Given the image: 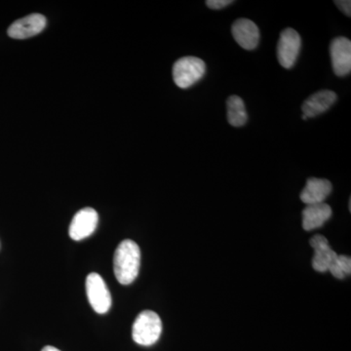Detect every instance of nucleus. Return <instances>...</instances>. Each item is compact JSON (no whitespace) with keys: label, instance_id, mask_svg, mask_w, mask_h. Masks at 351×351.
<instances>
[{"label":"nucleus","instance_id":"nucleus-1","mask_svg":"<svg viewBox=\"0 0 351 351\" xmlns=\"http://www.w3.org/2000/svg\"><path fill=\"white\" fill-rule=\"evenodd\" d=\"M140 265V247L133 240H123L115 250L113 258V269L117 281L122 285L133 283L138 277Z\"/></svg>","mask_w":351,"mask_h":351},{"label":"nucleus","instance_id":"nucleus-2","mask_svg":"<svg viewBox=\"0 0 351 351\" xmlns=\"http://www.w3.org/2000/svg\"><path fill=\"white\" fill-rule=\"evenodd\" d=\"M162 332V321L158 314L152 311H145L136 318L132 329V337L138 345H154Z\"/></svg>","mask_w":351,"mask_h":351},{"label":"nucleus","instance_id":"nucleus-3","mask_svg":"<svg viewBox=\"0 0 351 351\" xmlns=\"http://www.w3.org/2000/svg\"><path fill=\"white\" fill-rule=\"evenodd\" d=\"M206 64L199 58L182 57L173 66V78L178 87L188 89L202 80Z\"/></svg>","mask_w":351,"mask_h":351},{"label":"nucleus","instance_id":"nucleus-4","mask_svg":"<svg viewBox=\"0 0 351 351\" xmlns=\"http://www.w3.org/2000/svg\"><path fill=\"white\" fill-rule=\"evenodd\" d=\"M86 292L90 304L95 311L104 314L112 306V295L100 274H90L86 278Z\"/></svg>","mask_w":351,"mask_h":351},{"label":"nucleus","instance_id":"nucleus-5","mask_svg":"<svg viewBox=\"0 0 351 351\" xmlns=\"http://www.w3.org/2000/svg\"><path fill=\"white\" fill-rule=\"evenodd\" d=\"M301 47V36L295 29L289 27L281 32L277 44V59L283 68L291 69L294 66Z\"/></svg>","mask_w":351,"mask_h":351},{"label":"nucleus","instance_id":"nucleus-6","mask_svg":"<svg viewBox=\"0 0 351 351\" xmlns=\"http://www.w3.org/2000/svg\"><path fill=\"white\" fill-rule=\"evenodd\" d=\"M98 221V213L93 208L86 207L80 210L73 217L69 226V237L75 241L87 239L96 230Z\"/></svg>","mask_w":351,"mask_h":351},{"label":"nucleus","instance_id":"nucleus-7","mask_svg":"<svg viewBox=\"0 0 351 351\" xmlns=\"http://www.w3.org/2000/svg\"><path fill=\"white\" fill-rule=\"evenodd\" d=\"M332 69L338 76L350 75L351 71V43L346 38H337L330 46Z\"/></svg>","mask_w":351,"mask_h":351},{"label":"nucleus","instance_id":"nucleus-8","mask_svg":"<svg viewBox=\"0 0 351 351\" xmlns=\"http://www.w3.org/2000/svg\"><path fill=\"white\" fill-rule=\"evenodd\" d=\"M309 243L314 250L313 269L318 272L329 271L332 265L336 262L338 254L332 250L326 237L323 235H314L313 237H311Z\"/></svg>","mask_w":351,"mask_h":351},{"label":"nucleus","instance_id":"nucleus-9","mask_svg":"<svg viewBox=\"0 0 351 351\" xmlns=\"http://www.w3.org/2000/svg\"><path fill=\"white\" fill-rule=\"evenodd\" d=\"M45 25L46 18L41 14L34 13L14 22L7 32L12 38H29L43 32Z\"/></svg>","mask_w":351,"mask_h":351},{"label":"nucleus","instance_id":"nucleus-10","mask_svg":"<svg viewBox=\"0 0 351 351\" xmlns=\"http://www.w3.org/2000/svg\"><path fill=\"white\" fill-rule=\"evenodd\" d=\"M232 36L235 41L246 50H254L260 43L258 25L249 19L235 21L232 25Z\"/></svg>","mask_w":351,"mask_h":351},{"label":"nucleus","instance_id":"nucleus-11","mask_svg":"<svg viewBox=\"0 0 351 351\" xmlns=\"http://www.w3.org/2000/svg\"><path fill=\"white\" fill-rule=\"evenodd\" d=\"M332 184L328 180L311 178L301 193V200L304 204L313 205L324 203L332 193Z\"/></svg>","mask_w":351,"mask_h":351},{"label":"nucleus","instance_id":"nucleus-12","mask_svg":"<svg viewBox=\"0 0 351 351\" xmlns=\"http://www.w3.org/2000/svg\"><path fill=\"white\" fill-rule=\"evenodd\" d=\"M337 94L330 90H322L317 93L311 95L306 101L302 104V112L308 117H314L324 113L336 103Z\"/></svg>","mask_w":351,"mask_h":351},{"label":"nucleus","instance_id":"nucleus-13","mask_svg":"<svg viewBox=\"0 0 351 351\" xmlns=\"http://www.w3.org/2000/svg\"><path fill=\"white\" fill-rule=\"evenodd\" d=\"M332 208L326 203L307 205L302 211V228L306 232L324 226L332 217Z\"/></svg>","mask_w":351,"mask_h":351},{"label":"nucleus","instance_id":"nucleus-14","mask_svg":"<svg viewBox=\"0 0 351 351\" xmlns=\"http://www.w3.org/2000/svg\"><path fill=\"white\" fill-rule=\"evenodd\" d=\"M228 121L233 127H242L248 120L243 100L239 96H230L226 101Z\"/></svg>","mask_w":351,"mask_h":351},{"label":"nucleus","instance_id":"nucleus-15","mask_svg":"<svg viewBox=\"0 0 351 351\" xmlns=\"http://www.w3.org/2000/svg\"><path fill=\"white\" fill-rule=\"evenodd\" d=\"M332 276L338 279H343L351 274V258L345 255H338L336 262L329 269Z\"/></svg>","mask_w":351,"mask_h":351},{"label":"nucleus","instance_id":"nucleus-16","mask_svg":"<svg viewBox=\"0 0 351 351\" xmlns=\"http://www.w3.org/2000/svg\"><path fill=\"white\" fill-rule=\"evenodd\" d=\"M233 3L232 0H208L206 1L207 6L214 10H219V9L225 8V7L230 5Z\"/></svg>","mask_w":351,"mask_h":351},{"label":"nucleus","instance_id":"nucleus-17","mask_svg":"<svg viewBox=\"0 0 351 351\" xmlns=\"http://www.w3.org/2000/svg\"><path fill=\"white\" fill-rule=\"evenodd\" d=\"M335 4H336L337 7H338L341 12L345 13L346 16L350 17L351 1H350V0H336V1H335Z\"/></svg>","mask_w":351,"mask_h":351},{"label":"nucleus","instance_id":"nucleus-18","mask_svg":"<svg viewBox=\"0 0 351 351\" xmlns=\"http://www.w3.org/2000/svg\"><path fill=\"white\" fill-rule=\"evenodd\" d=\"M41 351H61L60 350H58V348H54V346H45V348H43V350Z\"/></svg>","mask_w":351,"mask_h":351},{"label":"nucleus","instance_id":"nucleus-19","mask_svg":"<svg viewBox=\"0 0 351 351\" xmlns=\"http://www.w3.org/2000/svg\"><path fill=\"white\" fill-rule=\"evenodd\" d=\"M306 119L307 117H306V115H302V119L306 120Z\"/></svg>","mask_w":351,"mask_h":351}]
</instances>
